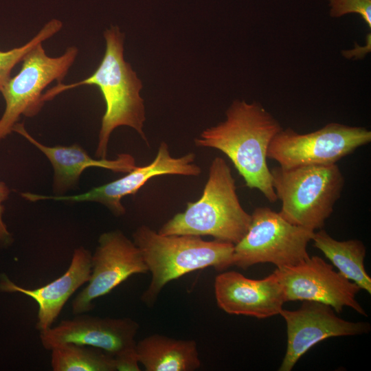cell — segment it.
Instances as JSON below:
<instances>
[{"label":"cell","instance_id":"cell-1","mask_svg":"<svg viewBox=\"0 0 371 371\" xmlns=\"http://www.w3.org/2000/svg\"><path fill=\"white\" fill-rule=\"evenodd\" d=\"M282 129L261 104L235 100L225 121L204 130L194 139L199 147L219 150L232 161L247 187L258 189L270 203L278 201L267 163L273 137Z\"/></svg>","mask_w":371,"mask_h":371},{"label":"cell","instance_id":"cell-2","mask_svg":"<svg viewBox=\"0 0 371 371\" xmlns=\"http://www.w3.org/2000/svg\"><path fill=\"white\" fill-rule=\"evenodd\" d=\"M106 49L95 71L88 78L69 85L61 83L43 93L42 100H52L60 93L82 85L99 88L106 104L102 118L95 156L106 159L111 133L121 126L136 131L148 144L143 131L146 120L144 100L140 95L142 82L124 58V35L115 25L104 32Z\"/></svg>","mask_w":371,"mask_h":371},{"label":"cell","instance_id":"cell-3","mask_svg":"<svg viewBox=\"0 0 371 371\" xmlns=\"http://www.w3.org/2000/svg\"><path fill=\"white\" fill-rule=\"evenodd\" d=\"M133 238L151 273L149 286L142 295L148 305L167 283L186 273L208 267L223 271L234 265V245L231 243L190 235H162L144 225L134 232Z\"/></svg>","mask_w":371,"mask_h":371},{"label":"cell","instance_id":"cell-4","mask_svg":"<svg viewBox=\"0 0 371 371\" xmlns=\"http://www.w3.org/2000/svg\"><path fill=\"white\" fill-rule=\"evenodd\" d=\"M251 214L239 201L232 170L224 159L215 157L201 198L188 202L159 230L162 235L210 236L236 245L246 234Z\"/></svg>","mask_w":371,"mask_h":371},{"label":"cell","instance_id":"cell-5","mask_svg":"<svg viewBox=\"0 0 371 371\" xmlns=\"http://www.w3.org/2000/svg\"><path fill=\"white\" fill-rule=\"evenodd\" d=\"M270 172L273 188L282 201L280 215L295 225L313 231L322 229L344 188V177L338 166H279Z\"/></svg>","mask_w":371,"mask_h":371},{"label":"cell","instance_id":"cell-6","mask_svg":"<svg viewBox=\"0 0 371 371\" xmlns=\"http://www.w3.org/2000/svg\"><path fill=\"white\" fill-rule=\"evenodd\" d=\"M249 227L236 245L234 265L243 269L269 262L276 268L297 265L309 258L307 245L315 232L293 225L268 207H258Z\"/></svg>","mask_w":371,"mask_h":371},{"label":"cell","instance_id":"cell-7","mask_svg":"<svg viewBox=\"0 0 371 371\" xmlns=\"http://www.w3.org/2000/svg\"><path fill=\"white\" fill-rule=\"evenodd\" d=\"M42 43L24 56L19 72L0 91L5 102L0 118V142L12 132L21 115L31 117L40 112L45 104L43 91L55 80L61 83L78 54V48L71 46L61 56L50 57Z\"/></svg>","mask_w":371,"mask_h":371},{"label":"cell","instance_id":"cell-8","mask_svg":"<svg viewBox=\"0 0 371 371\" xmlns=\"http://www.w3.org/2000/svg\"><path fill=\"white\" fill-rule=\"evenodd\" d=\"M370 142V131L339 123L306 134L282 128L271 139L267 158L284 168L335 164Z\"/></svg>","mask_w":371,"mask_h":371},{"label":"cell","instance_id":"cell-9","mask_svg":"<svg viewBox=\"0 0 371 371\" xmlns=\"http://www.w3.org/2000/svg\"><path fill=\"white\" fill-rule=\"evenodd\" d=\"M273 272L278 278L285 302L316 301L330 306L337 313L348 306L367 316L355 299L361 289L319 256L309 257L295 265L276 268Z\"/></svg>","mask_w":371,"mask_h":371},{"label":"cell","instance_id":"cell-10","mask_svg":"<svg viewBox=\"0 0 371 371\" xmlns=\"http://www.w3.org/2000/svg\"><path fill=\"white\" fill-rule=\"evenodd\" d=\"M148 271L140 250L122 232L117 229L103 233L91 255L87 285L72 302L73 313L91 311L95 299L110 293L132 275Z\"/></svg>","mask_w":371,"mask_h":371},{"label":"cell","instance_id":"cell-11","mask_svg":"<svg viewBox=\"0 0 371 371\" xmlns=\"http://www.w3.org/2000/svg\"><path fill=\"white\" fill-rule=\"evenodd\" d=\"M194 160L195 155L192 153L180 157H172L168 144L162 142L151 163L141 167L137 166L118 179L93 188L82 194L45 196L30 192L28 199L31 202L49 199L70 203L96 202L104 205L115 216H119L126 213L125 207L121 203L122 199L136 194L153 177L168 175H200L201 168L194 163Z\"/></svg>","mask_w":371,"mask_h":371},{"label":"cell","instance_id":"cell-12","mask_svg":"<svg viewBox=\"0 0 371 371\" xmlns=\"http://www.w3.org/2000/svg\"><path fill=\"white\" fill-rule=\"evenodd\" d=\"M139 328L138 323L129 317H100L82 313L41 331L39 337L47 350L71 343L102 349L116 359L136 352L135 337Z\"/></svg>","mask_w":371,"mask_h":371},{"label":"cell","instance_id":"cell-13","mask_svg":"<svg viewBox=\"0 0 371 371\" xmlns=\"http://www.w3.org/2000/svg\"><path fill=\"white\" fill-rule=\"evenodd\" d=\"M286 324V350L279 368L291 371L300 358L316 344L333 337L357 335L370 330L368 322H352L339 317L329 305L303 300L295 311L282 309Z\"/></svg>","mask_w":371,"mask_h":371},{"label":"cell","instance_id":"cell-14","mask_svg":"<svg viewBox=\"0 0 371 371\" xmlns=\"http://www.w3.org/2000/svg\"><path fill=\"white\" fill-rule=\"evenodd\" d=\"M214 293L218 307L225 312L258 319L280 314L285 302L274 272L261 280L250 279L234 271L223 272L215 278Z\"/></svg>","mask_w":371,"mask_h":371},{"label":"cell","instance_id":"cell-15","mask_svg":"<svg viewBox=\"0 0 371 371\" xmlns=\"http://www.w3.org/2000/svg\"><path fill=\"white\" fill-rule=\"evenodd\" d=\"M91 253L83 247L76 248L70 265L61 276L35 289L16 284L7 275H0V291L21 293L32 298L38 305L36 329L41 332L52 326L69 298L84 284L91 273Z\"/></svg>","mask_w":371,"mask_h":371},{"label":"cell","instance_id":"cell-16","mask_svg":"<svg viewBox=\"0 0 371 371\" xmlns=\"http://www.w3.org/2000/svg\"><path fill=\"white\" fill-rule=\"evenodd\" d=\"M12 131L24 137L49 160L54 171L52 188L56 196L65 195L67 190L76 188L81 174L88 168L127 173L137 166L135 158L128 153L118 154L114 159H95L76 144L69 146H45L30 135L23 123L17 122Z\"/></svg>","mask_w":371,"mask_h":371},{"label":"cell","instance_id":"cell-17","mask_svg":"<svg viewBox=\"0 0 371 371\" xmlns=\"http://www.w3.org/2000/svg\"><path fill=\"white\" fill-rule=\"evenodd\" d=\"M135 352L146 371H193L201 366L197 344L192 339L153 334L136 343Z\"/></svg>","mask_w":371,"mask_h":371},{"label":"cell","instance_id":"cell-18","mask_svg":"<svg viewBox=\"0 0 371 371\" xmlns=\"http://www.w3.org/2000/svg\"><path fill=\"white\" fill-rule=\"evenodd\" d=\"M312 240L313 246L322 251L341 274L371 293V278L364 267L366 249L362 241L337 240L321 229L314 233Z\"/></svg>","mask_w":371,"mask_h":371},{"label":"cell","instance_id":"cell-19","mask_svg":"<svg viewBox=\"0 0 371 371\" xmlns=\"http://www.w3.org/2000/svg\"><path fill=\"white\" fill-rule=\"evenodd\" d=\"M54 371H115L113 355L85 345L65 344L51 350Z\"/></svg>","mask_w":371,"mask_h":371},{"label":"cell","instance_id":"cell-20","mask_svg":"<svg viewBox=\"0 0 371 371\" xmlns=\"http://www.w3.org/2000/svg\"><path fill=\"white\" fill-rule=\"evenodd\" d=\"M63 27L61 21L52 19L25 45L8 51L0 50V91L11 78L12 69L21 63L24 56L38 43L51 38Z\"/></svg>","mask_w":371,"mask_h":371},{"label":"cell","instance_id":"cell-21","mask_svg":"<svg viewBox=\"0 0 371 371\" xmlns=\"http://www.w3.org/2000/svg\"><path fill=\"white\" fill-rule=\"evenodd\" d=\"M328 5L331 16L357 14L371 28V0H328Z\"/></svg>","mask_w":371,"mask_h":371},{"label":"cell","instance_id":"cell-22","mask_svg":"<svg viewBox=\"0 0 371 371\" xmlns=\"http://www.w3.org/2000/svg\"><path fill=\"white\" fill-rule=\"evenodd\" d=\"M10 189L7 185L0 181V245L6 246L12 243V237L8 230L3 221V215L4 212L3 202L8 199L10 194Z\"/></svg>","mask_w":371,"mask_h":371}]
</instances>
